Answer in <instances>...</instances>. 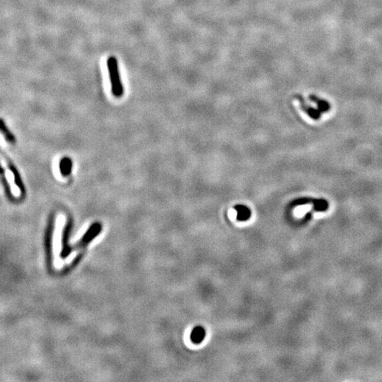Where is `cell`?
<instances>
[{
  "instance_id": "obj_1",
  "label": "cell",
  "mask_w": 382,
  "mask_h": 382,
  "mask_svg": "<svg viewBox=\"0 0 382 382\" xmlns=\"http://www.w3.org/2000/svg\"><path fill=\"white\" fill-rule=\"evenodd\" d=\"M108 70L111 81L112 92L116 97H121L123 95V85L119 73L118 61L115 57H110L107 61Z\"/></svg>"
},
{
  "instance_id": "obj_2",
  "label": "cell",
  "mask_w": 382,
  "mask_h": 382,
  "mask_svg": "<svg viewBox=\"0 0 382 382\" xmlns=\"http://www.w3.org/2000/svg\"><path fill=\"white\" fill-rule=\"evenodd\" d=\"M4 156L5 158H6V160H7V162H8V167H9V168H10V170H11L12 173L14 174L16 185L18 186L19 188H20V189H21L22 192H23V191H24V186H23V182H22V177H21V175H20V174H19V171L18 170H17V168H16V167H15V164L13 163V161H12L11 159H10V158L8 157V156H6L5 154Z\"/></svg>"
},
{
  "instance_id": "obj_3",
  "label": "cell",
  "mask_w": 382,
  "mask_h": 382,
  "mask_svg": "<svg viewBox=\"0 0 382 382\" xmlns=\"http://www.w3.org/2000/svg\"><path fill=\"white\" fill-rule=\"evenodd\" d=\"M236 211H237V221L239 222H246L251 216V211L250 208L247 207L243 204H237L235 206Z\"/></svg>"
},
{
  "instance_id": "obj_4",
  "label": "cell",
  "mask_w": 382,
  "mask_h": 382,
  "mask_svg": "<svg viewBox=\"0 0 382 382\" xmlns=\"http://www.w3.org/2000/svg\"><path fill=\"white\" fill-rule=\"evenodd\" d=\"M204 336H205V330L202 326H197L191 333L190 339L192 341V343L198 344L204 341Z\"/></svg>"
},
{
  "instance_id": "obj_5",
  "label": "cell",
  "mask_w": 382,
  "mask_h": 382,
  "mask_svg": "<svg viewBox=\"0 0 382 382\" xmlns=\"http://www.w3.org/2000/svg\"><path fill=\"white\" fill-rule=\"evenodd\" d=\"M1 131L3 133L5 138L8 140V142H9L10 143H13V144H15V142H16L15 136H14V135L10 132V130L8 129V127L6 125V123H5V121L3 119L1 120Z\"/></svg>"
},
{
  "instance_id": "obj_6",
  "label": "cell",
  "mask_w": 382,
  "mask_h": 382,
  "mask_svg": "<svg viewBox=\"0 0 382 382\" xmlns=\"http://www.w3.org/2000/svg\"><path fill=\"white\" fill-rule=\"evenodd\" d=\"M61 172L63 175H68L72 171V160L68 157H65L61 162Z\"/></svg>"
},
{
  "instance_id": "obj_7",
  "label": "cell",
  "mask_w": 382,
  "mask_h": 382,
  "mask_svg": "<svg viewBox=\"0 0 382 382\" xmlns=\"http://www.w3.org/2000/svg\"><path fill=\"white\" fill-rule=\"evenodd\" d=\"M329 208V203L325 200H315L314 201V209L315 211H323L328 210Z\"/></svg>"
}]
</instances>
